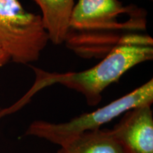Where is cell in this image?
<instances>
[{
	"label": "cell",
	"instance_id": "1",
	"mask_svg": "<svg viewBox=\"0 0 153 153\" xmlns=\"http://www.w3.org/2000/svg\"><path fill=\"white\" fill-rule=\"evenodd\" d=\"M123 6L119 0H78L72 10L64 43L83 59H103L132 34L145 33L147 11Z\"/></svg>",
	"mask_w": 153,
	"mask_h": 153
},
{
	"label": "cell",
	"instance_id": "2",
	"mask_svg": "<svg viewBox=\"0 0 153 153\" xmlns=\"http://www.w3.org/2000/svg\"><path fill=\"white\" fill-rule=\"evenodd\" d=\"M153 59V39L145 33L130 36L92 68L76 72H51L31 66L35 81L30 89L11 106L0 109V118L22 109L42 89L54 85H61L82 94L87 104L97 106L102 99V93L108 86L133 67Z\"/></svg>",
	"mask_w": 153,
	"mask_h": 153
},
{
	"label": "cell",
	"instance_id": "3",
	"mask_svg": "<svg viewBox=\"0 0 153 153\" xmlns=\"http://www.w3.org/2000/svg\"><path fill=\"white\" fill-rule=\"evenodd\" d=\"M153 102V79L128 94L91 112L84 113L69 121L52 123L43 120L32 122L25 135L63 146L81 134L100 129L126 111Z\"/></svg>",
	"mask_w": 153,
	"mask_h": 153
},
{
	"label": "cell",
	"instance_id": "4",
	"mask_svg": "<svg viewBox=\"0 0 153 153\" xmlns=\"http://www.w3.org/2000/svg\"><path fill=\"white\" fill-rule=\"evenodd\" d=\"M48 41L41 15L25 10L19 0H0V45L11 61L36 62Z\"/></svg>",
	"mask_w": 153,
	"mask_h": 153
},
{
	"label": "cell",
	"instance_id": "5",
	"mask_svg": "<svg viewBox=\"0 0 153 153\" xmlns=\"http://www.w3.org/2000/svg\"><path fill=\"white\" fill-rule=\"evenodd\" d=\"M111 131L121 153H153L151 105H143L126 111Z\"/></svg>",
	"mask_w": 153,
	"mask_h": 153
},
{
	"label": "cell",
	"instance_id": "6",
	"mask_svg": "<svg viewBox=\"0 0 153 153\" xmlns=\"http://www.w3.org/2000/svg\"><path fill=\"white\" fill-rule=\"evenodd\" d=\"M39 6L44 28L49 41L55 45L64 43L74 0H33Z\"/></svg>",
	"mask_w": 153,
	"mask_h": 153
},
{
	"label": "cell",
	"instance_id": "7",
	"mask_svg": "<svg viewBox=\"0 0 153 153\" xmlns=\"http://www.w3.org/2000/svg\"><path fill=\"white\" fill-rule=\"evenodd\" d=\"M57 153H121L111 129H98L81 134Z\"/></svg>",
	"mask_w": 153,
	"mask_h": 153
},
{
	"label": "cell",
	"instance_id": "8",
	"mask_svg": "<svg viewBox=\"0 0 153 153\" xmlns=\"http://www.w3.org/2000/svg\"><path fill=\"white\" fill-rule=\"evenodd\" d=\"M11 61V57L7 51L0 45V68Z\"/></svg>",
	"mask_w": 153,
	"mask_h": 153
},
{
	"label": "cell",
	"instance_id": "9",
	"mask_svg": "<svg viewBox=\"0 0 153 153\" xmlns=\"http://www.w3.org/2000/svg\"><path fill=\"white\" fill-rule=\"evenodd\" d=\"M44 153H47V152H44Z\"/></svg>",
	"mask_w": 153,
	"mask_h": 153
}]
</instances>
